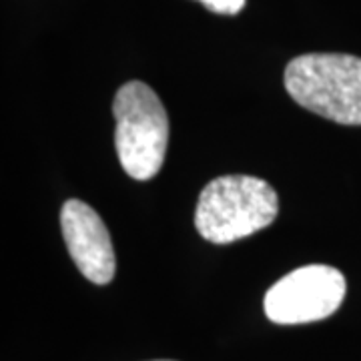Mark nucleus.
I'll return each instance as SVG.
<instances>
[{
    "label": "nucleus",
    "instance_id": "obj_3",
    "mask_svg": "<svg viewBox=\"0 0 361 361\" xmlns=\"http://www.w3.org/2000/svg\"><path fill=\"white\" fill-rule=\"evenodd\" d=\"M113 115L116 155L123 169L133 179H153L165 163L169 147V116L159 94L141 80H130L116 90Z\"/></svg>",
    "mask_w": 361,
    "mask_h": 361
},
{
    "label": "nucleus",
    "instance_id": "obj_2",
    "mask_svg": "<svg viewBox=\"0 0 361 361\" xmlns=\"http://www.w3.org/2000/svg\"><path fill=\"white\" fill-rule=\"evenodd\" d=\"M291 99L339 125H361V59L337 52H311L285 68Z\"/></svg>",
    "mask_w": 361,
    "mask_h": 361
},
{
    "label": "nucleus",
    "instance_id": "obj_5",
    "mask_svg": "<svg viewBox=\"0 0 361 361\" xmlns=\"http://www.w3.org/2000/svg\"><path fill=\"white\" fill-rule=\"evenodd\" d=\"M61 229L66 249L78 271L94 285L113 281L115 249L101 215L78 199H68L61 209Z\"/></svg>",
    "mask_w": 361,
    "mask_h": 361
},
{
    "label": "nucleus",
    "instance_id": "obj_6",
    "mask_svg": "<svg viewBox=\"0 0 361 361\" xmlns=\"http://www.w3.org/2000/svg\"><path fill=\"white\" fill-rule=\"evenodd\" d=\"M209 11L217 14H237L245 6V0H199Z\"/></svg>",
    "mask_w": 361,
    "mask_h": 361
},
{
    "label": "nucleus",
    "instance_id": "obj_1",
    "mask_svg": "<svg viewBox=\"0 0 361 361\" xmlns=\"http://www.w3.org/2000/svg\"><path fill=\"white\" fill-rule=\"evenodd\" d=\"M279 213V197L267 180L251 175L213 179L199 195L195 227L217 245L239 241L269 227Z\"/></svg>",
    "mask_w": 361,
    "mask_h": 361
},
{
    "label": "nucleus",
    "instance_id": "obj_4",
    "mask_svg": "<svg viewBox=\"0 0 361 361\" xmlns=\"http://www.w3.org/2000/svg\"><path fill=\"white\" fill-rule=\"evenodd\" d=\"M348 291L341 271L329 265H305L287 273L265 295V313L273 323L297 325L334 315Z\"/></svg>",
    "mask_w": 361,
    "mask_h": 361
}]
</instances>
